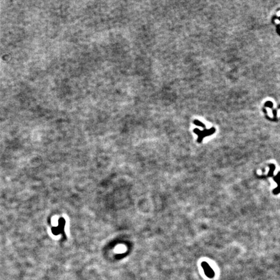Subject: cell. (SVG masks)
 Returning a JSON list of instances; mask_svg holds the SVG:
<instances>
[{"instance_id": "1", "label": "cell", "mask_w": 280, "mask_h": 280, "mask_svg": "<svg viewBox=\"0 0 280 280\" xmlns=\"http://www.w3.org/2000/svg\"><path fill=\"white\" fill-rule=\"evenodd\" d=\"M202 267L204 269V272L205 273L206 276L209 278H213L215 276V272L214 270L211 269V267L209 265V264L207 262H202L201 263Z\"/></svg>"}, {"instance_id": "2", "label": "cell", "mask_w": 280, "mask_h": 280, "mask_svg": "<svg viewBox=\"0 0 280 280\" xmlns=\"http://www.w3.org/2000/svg\"><path fill=\"white\" fill-rule=\"evenodd\" d=\"M274 180L278 184V188L273 191L274 194L277 195L280 193V172H278V175L274 177Z\"/></svg>"}]
</instances>
